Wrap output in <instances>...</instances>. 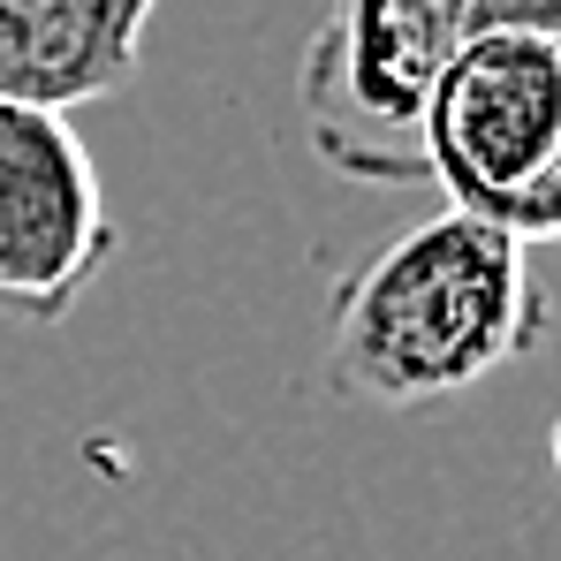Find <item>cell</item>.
<instances>
[{"instance_id": "3957f363", "label": "cell", "mask_w": 561, "mask_h": 561, "mask_svg": "<svg viewBox=\"0 0 561 561\" xmlns=\"http://www.w3.org/2000/svg\"><path fill=\"white\" fill-rule=\"evenodd\" d=\"M114 251L122 236L106 220L84 129L61 106L0 99V311L61 327Z\"/></svg>"}, {"instance_id": "8992f818", "label": "cell", "mask_w": 561, "mask_h": 561, "mask_svg": "<svg viewBox=\"0 0 561 561\" xmlns=\"http://www.w3.org/2000/svg\"><path fill=\"white\" fill-rule=\"evenodd\" d=\"M508 228L539 251V243H561V145H554V160H547V175L524 190V205L508 213Z\"/></svg>"}, {"instance_id": "52a82bcc", "label": "cell", "mask_w": 561, "mask_h": 561, "mask_svg": "<svg viewBox=\"0 0 561 561\" xmlns=\"http://www.w3.org/2000/svg\"><path fill=\"white\" fill-rule=\"evenodd\" d=\"M470 8H478V31H531L561 46V0H470Z\"/></svg>"}, {"instance_id": "ba28073f", "label": "cell", "mask_w": 561, "mask_h": 561, "mask_svg": "<svg viewBox=\"0 0 561 561\" xmlns=\"http://www.w3.org/2000/svg\"><path fill=\"white\" fill-rule=\"evenodd\" d=\"M547 448H554V478H561V417H554V433H547Z\"/></svg>"}, {"instance_id": "5b68a950", "label": "cell", "mask_w": 561, "mask_h": 561, "mask_svg": "<svg viewBox=\"0 0 561 561\" xmlns=\"http://www.w3.org/2000/svg\"><path fill=\"white\" fill-rule=\"evenodd\" d=\"M152 15L160 0H0V99L77 114L122 92Z\"/></svg>"}, {"instance_id": "277c9868", "label": "cell", "mask_w": 561, "mask_h": 561, "mask_svg": "<svg viewBox=\"0 0 561 561\" xmlns=\"http://www.w3.org/2000/svg\"><path fill=\"white\" fill-rule=\"evenodd\" d=\"M561 145V46L531 31H478L425 99V183L508 228Z\"/></svg>"}, {"instance_id": "6da1fadb", "label": "cell", "mask_w": 561, "mask_h": 561, "mask_svg": "<svg viewBox=\"0 0 561 561\" xmlns=\"http://www.w3.org/2000/svg\"><path fill=\"white\" fill-rule=\"evenodd\" d=\"M554 327L531 243L485 213L440 205L387 236L327 296V387L373 410H425L470 394Z\"/></svg>"}, {"instance_id": "7a4b0ae2", "label": "cell", "mask_w": 561, "mask_h": 561, "mask_svg": "<svg viewBox=\"0 0 561 561\" xmlns=\"http://www.w3.org/2000/svg\"><path fill=\"white\" fill-rule=\"evenodd\" d=\"M463 38L470 0H334L296 69L311 152L373 190L425 183V99Z\"/></svg>"}]
</instances>
